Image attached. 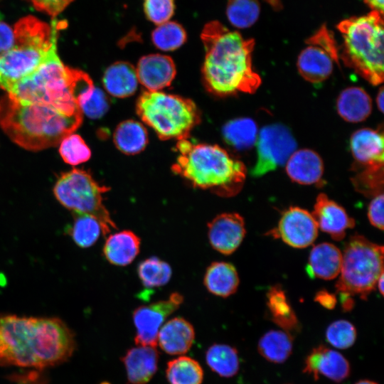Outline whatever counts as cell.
Segmentation results:
<instances>
[{"mask_svg":"<svg viewBox=\"0 0 384 384\" xmlns=\"http://www.w3.org/2000/svg\"><path fill=\"white\" fill-rule=\"evenodd\" d=\"M357 191L367 196H375L383 190V164L366 166L353 178Z\"/></svg>","mask_w":384,"mask_h":384,"instance_id":"38","label":"cell"},{"mask_svg":"<svg viewBox=\"0 0 384 384\" xmlns=\"http://www.w3.org/2000/svg\"><path fill=\"white\" fill-rule=\"evenodd\" d=\"M341 58L346 66L373 85L383 82V14L372 10L366 15L341 21Z\"/></svg>","mask_w":384,"mask_h":384,"instance_id":"6","label":"cell"},{"mask_svg":"<svg viewBox=\"0 0 384 384\" xmlns=\"http://www.w3.org/2000/svg\"><path fill=\"white\" fill-rule=\"evenodd\" d=\"M357 331L350 321L340 319L332 322L326 329V338L338 349H347L356 342Z\"/></svg>","mask_w":384,"mask_h":384,"instance_id":"40","label":"cell"},{"mask_svg":"<svg viewBox=\"0 0 384 384\" xmlns=\"http://www.w3.org/2000/svg\"><path fill=\"white\" fill-rule=\"evenodd\" d=\"M383 96H384L383 87H381L378 93L377 98H376L378 107L381 112H383Z\"/></svg>","mask_w":384,"mask_h":384,"instance_id":"48","label":"cell"},{"mask_svg":"<svg viewBox=\"0 0 384 384\" xmlns=\"http://www.w3.org/2000/svg\"><path fill=\"white\" fill-rule=\"evenodd\" d=\"M318 230L311 213L299 207H290L282 213L272 234L292 247L305 248L314 242Z\"/></svg>","mask_w":384,"mask_h":384,"instance_id":"14","label":"cell"},{"mask_svg":"<svg viewBox=\"0 0 384 384\" xmlns=\"http://www.w3.org/2000/svg\"><path fill=\"white\" fill-rule=\"evenodd\" d=\"M59 152L67 164L78 165L88 161L91 151L82 138L75 134L65 137L60 142Z\"/></svg>","mask_w":384,"mask_h":384,"instance_id":"39","label":"cell"},{"mask_svg":"<svg viewBox=\"0 0 384 384\" xmlns=\"http://www.w3.org/2000/svg\"><path fill=\"white\" fill-rule=\"evenodd\" d=\"M364 2L373 11L383 14L384 0H363Z\"/></svg>","mask_w":384,"mask_h":384,"instance_id":"47","label":"cell"},{"mask_svg":"<svg viewBox=\"0 0 384 384\" xmlns=\"http://www.w3.org/2000/svg\"><path fill=\"white\" fill-rule=\"evenodd\" d=\"M110 104L105 93L100 89L95 87L90 97L80 106L82 112L92 119L102 117L108 110Z\"/></svg>","mask_w":384,"mask_h":384,"instance_id":"42","label":"cell"},{"mask_svg":"<svg viewBox=\"0 0 384 384\" xmlns=\"http://www.w3.org/2000/svg\"><path fill=\"white\" fill-rule=\"evenodd\" d=\"M368 218L372 225L383 230V193L375 196L370 203Z\"/></svg>","mask_w":384,"mask_h":384,"instance_id":"44","label":"cell"},{"mask_svg":"<svg viewBox=\"0 0 384 384\" xmlns=\"http://www.w3.org/2000/svg\"><path fill=\"white\" fill-rule=\"evenodd\" d=\"M383 276H384L383 274L380 275L376 284V286L378 287V290L381 294H383V287H384Z\"/></svg>","mask_w":384,"mask_h":384,"instance_id":"49","label":"cell"},{"mask_svg":"<svg viewBox=\"0 0 384 384\" xmlns=\"http://www.w3.org/2000/svg\"><path fill=\"white\" fill-rule=\"evenodd\" d=\"M136 110L162 140L188 139L201 122V113L192 100L161 91H144L137 100Z\"/></svg>","mask_w":384,"mask_h":384,"instance_id":"8","label":"cell"},{"mask_svg":"<svg viewBox=\"0 0 384 384\" xmlns=\"http://www.w3.org/2000/svg\"><path fill=\"white\" fill-rule=\"evenodd\" d=\"M338 60L334 33L323 25L306 41V46L298 57L297 68L304 80L319 83L330 76Z\"/></svg>","mask_w":384,"mask_h":384,"instance_id":"11","label":"cell"},{"mask_svg":"<svg viewBox=\"0 0 384 384\" xmlns=\"http://www.w3.org/2000/svg\"><path fill=\"white\" fill-rule=\"evenodd\" d=\"M245 235L243 218L237 213H223L208 224V236L212 247L228 255L234 252Z\"/></svg>","mask_w":384,"mask_h":384,"instance_id":"15","label":"cell"},{"mask_svg":"<svg viewBox=\"0 0 384 384\" xmlns=\"http://www.w3.org/2000/svg\"><path fill=\"white\" fill-rule=\"evenodd\" d=\"M336 107L338 114L344 120L357 123L365 120L370 115L372 102L363 88L350 87L340 93Z\"/></svg>","mask_w":384,"mask_h":384,"instance_id":"27","label":"cell"},{"mask_svg":"<svg viewBox=\"0 0 384 384\" xmlns=\"http://www.w3.org/2000/svg\"><path fill=\"white\" fill-rule=\"evenodd\" d=\"M222 134L229 145L238 150H245L251 148L255 143L257 127L250 118H237L223 126Z\"/></svg>","mask_w":384,"mask_h":384,"instance_id":"32","label":"cell"},{"mask_svg":"<svg viewBox=\"0 0 384 384\" xmlns=\"http://www.w3.org/2000/svg\"><path fill=\"white\" fill-rule=\"evenodd\" d=\"M38 11L51 16H56L61 13L73 0H30Z\"/></svg>","mask_w":384,"mask_h":384,"instance_id":"43","label":"cell"},{"mask_svg":"<svg viewBox=\"0 0 384 384\" xmlns=\"http://www.w3.org/2000/svg\"><path fill=\"white\" fill-rule=\"evenodd\" d=\"M195 338L193 326L182 317L173 318L162 325L157 343L169 355H183L191 348Z\"/></svg>","mask_w":384,"mask_h":384,"instance_id":"20","label":"cell"},{"mask_svg":"<svg viewBox=\"0 0 384 384\" xmlns=\"http://www.w3.org/2000/svg\"><path fill=\"white\" fill-rule=\"evenodd\" d=\"M141 240L132 231L125 230L109 235L103 247V254L111 264L129 265L140 250Z\"/></svg>","mask_w":384,"mask_h":384,"instance_id":"24","label":"cell"},{"mask_svg":"<svg viewBox=\"0 0 384 384\" xmlns=\"http://www.w3.org/2000/svg\"><path fill=\"white\" fill-rule=\"evenodd\" d=\"M102 82L111 95L119 98L129 97L137 89L139 81L136 68L127 62H116L106 69Z\"/></svg>","mask_w":384,"mask_h":384,"instance_id":"25","label":"cell"},{"mask_svg":"<svg viewBox=\"0 0 384 384\" xmlns=\"http://www.w3.org/2000/svg\"><path fill=\"white\" fill-rule=\"evenodd\" d=\"M315 300L328 309H332L336 304V297L327 291H320L316 293Z\"/></svg>","mask_w":384,"mask_h":384,"instance_id":"46","label":"cell"},{"mask_svg":"<svg viewBox=\"0 0 384 384\" xmlns=\"http://www.w3.org/2000/svg\"><path fill=\"white\" fill-rule=\"evenodd\" d=\"M60 27L55 20L49 25L33 16L16 22L13 47L0 53V89L7 91L46 60Z\"/></svg>","mask_w":384,"mask_h":384,"instance_id":"7","label":"cell"},{"mask_svg":"<svg viewBox=\"0 0 384 384\" xmlns=\"http://www.w3.org/2000/svg\"><path fill=\"white\" fill-rule=\"evenodd\" d=\"M383 132L369 128L356 131L350 141L352 154L363 167L383 164Z\"/></svg>","mask_w":384,"mask_h":384,"instance_id":"21","label":"cell"},{"mask_svg":"<svg viewBox=\"0 0 384 384\" xmlns=\"http://www.w3.org/2000/svg\"><path fill=\"white\" fill-rule=\"evenodd\" d=\"M74 221L70 235L80 247L86 248L93 245L102 234L100 222L94 216L83 213H73Z\"/></svg>","mask_w":384,"mask_h":384,"instance_id":"35","label":"cell"},{"mask_svg":"<svg viewBox=\"0 0 384 384\" xmlns=\"http://www.w3.org/2000/svg\"><path fill=\"white\" fill-rule=\"evenodd\" d=\"M110 188L100 186L88 172L73 169L63 174L55 183L53 193L58 201L73 213L94 216L100 222L102 235L117 226L103 204L102 195Z\"/></svg>","mask_w":384,"mask_h":384,"instance_id":"10","label":"cell"},{"mask_svg":"<svg viewBox=\"0 0 384 384\" xmlns=\"http://www.w3.org/2000/svg\"><path fill=\"white\" fill-rule=\"evenodd\" d=\"M342 263V252L334 244L319 243L311 249L306 272L310 277L332 279L339 275Z\"/></svg>","mask_w":384,"mask_h":384,"instance_id":"23","label":"cell"},{"mask_svg":"<svg viewBox=\"0 0 384 384\" xmlns=\"http://www.w3.org/2000/svg\"><path fill=\"white\" fill-rule=\"evenodd\" d=\"M2 18H3V16H2L1 13L0 12V21L2 20Z\"/></svg>","mask_w":384,"mask_h":384,"instance_id":"51","label":"cell"},{"mask_svg":"<svg viewBox=\"0 0 384 384\" xmlns=\"http://www.w3.org/2000/svg\"><path fill=\"white\" fill-rule=\"evenodd\" d=\"M201 38L205 48L203 81L208 91L225 97L257 90L261 78L252 65L254 39H245L218 21L208 22Z\"/></svg>","mask_w":384,"mask_h":384,"instance_id":"2","label":"cell"},{"mask_svg":"<svg viewBox=\"0 0 384 384\" xmlns=\"http://www.w3.org/2000/svg\"><path fill=\"white\" fill-rule=\"evenodd\" d=\"M312 215L318 228L328 233L335 240H342L346 230L355 225L353 218L346 210L326 194L317 196Z\"/></svg>","mask_w":384,"mask_h":384,"instance_id":"17","label":"cell"},{"mask_svg":"<svg viewBox=\"0 0 384 384\" xmlns=\"http://www.w3.org/2000/svg\"><path fill=\"white\" fill-rule=\"evenodd\" d=\"M383 274V247L360 235H352L345 245L336 289L341 299L358 295L366 299Z\"/></svg>","mask_w":384,"mask_h":384,"instance_id":"9","label":"cell"},{"mask_svg":"<svg viewBox=\"0 0 384 384\" xmlns=\"http://www.w3.org/2000/svg\"><path fill=\"white\" fill-rule=\"evenodd\" d=\"M75 344L70 329L58 318L0 315V366H55L72 355Z\"/></svg>","mask_w":384,"mask_h":384,"instance_id":"1","label":"cell"},{"mask_svg":"<svg viewBox=\"0 0 384 384\" xmlns=\"http://www.w3.org/2000/svg\"><path fill=\"white\" fill-rule=\"evenodd\" d=\"M206 361L214 373L223 378L235 376L240 368L238 351L228 344L210 346L206 352Z\"/></svg>","mask_w":384,"mask_h":384,"instance_id":"30","label":"cell"},{"mask_svg":"<svg viewBox=\"0 0 384 384\" xmlns=\"http://www.w3.org/2000/svg\"><path fill=\"white\" fill-rule=\"evenodd\" d=\"M240 279L236 268L226 262H212L206 269L203 283L211 294L228 297L238 289Z\"/></svg>","mask_w":384,"mask_h":384,"instance_id":"26","label":"cell"},{"mask_svg":"<svg viewBox=\"0 0 384 384\" xmlns=\"http://www.w3.org/2000/svg\"><path fill=\"white\" fill-rule=\"evenodd\" d=\"M156 347L137 346L127 351L122 361L129 384H146L155 375L158 368Z\"/></svg>","mask_w":384,"mask_h":384,"instance_id":"19","label":"cell"},{"mask_svg":"<svg viewBox=\"0 0 384 384\" xmlns=\"http://www.w3.org/2000/svg\"><path fill=\"white\" fill-rule=\"evenodd\" d=\"M183 301L181 294L174 292L167 299L136 308L132 314L136 329V346L156 347L159 329L166 318L179 308Z\"/></svg>","mask_w":384,"mask_h":384,"instance_id":"13","label":"cell"},{"mask_svg":"<svg viewBox=\"0 0 384 384\" xmlns=\"http://www.w3.org/2000/svg\"><path fill=\"white\" fill-rule=\"evenodd\" d=\"M260 14L258 0H228L226 16L229 22L238 28H249L257 21Z\"/></svg>","mask_w":384,"mask_h":384,"instance_id":"36","label":"cell"},{"mask_svg":"<svg viewBox=\"0 0 384 384\" xmlns=\"http://www.w3.org/2000/svg\"><path fill=\"white\" fill-rule=\"evenodd\" d=\"M175 8L174 0H144L143 3L146 18L157 26L169 21Z\"/></svg>","mask_w":384,"mask_h":384,"instance_id":"41","label":"cell"},{"mask_svg":"<svg viewBox=\"0 0 384 384\" xmlns=\"http://www.w3.org/2000/svg\"><path fill=\"white\" fill-rule=\"evenodd\" d=\"M94 88L87 73L62 63L57 53L56 41L46 60L6 92L9 97L18 102L46 104L68 114H75L82 113L80 106L90 97Z\"/></svg>","mask_w":384,"mask_h":384,"instance_id":"3","label":"cell"},{"mask_svg":"<svg viewBox=\"0 0 384 384\" xmlns=\"http://www.w3.org/2000/svg\"><path fill=\"white\" fill-rule=\"evenodd\" d=\"M176 151L171 169L192 186L222 197L234 196L241 191L246 168L223 148L184 139L178 141Z\"/></svg>","mask_w":384,"mask_h":384,"instance_id":"5","label":"cell"},{"mask_svg":"<svg viewBox=\"0 0 384 384\" xmlns=\"http://www.w3.org/2000/svg\"><path fill=\"white\" fill-rule=\"evenodd\" d=\"M137 272L139 279L146 289L165 285L172 274L170 265L156 257H151L142 261L138 265Z\"/></svg>","mask_w":384,"mask_h":384,"instance_id":"34","label":"cell"},{"mask_svg":"<svg viewBox=\"0 0 384 384\" xmlns=\"http://www.w3.org/2000/svg\"><path fill=\"white\" fill-rule=\"evenodd\" d=\"M166 377L169 384H201L203 370L195 359L178 356L167 363Z\"/></svg>","mask_w":384,"mask_h":384,"instance_id":"33","label":"cell"},{"mask_svg":"<svg viewBox=\"0 0 384 384\" xmlns=\"http://www.w3.org/2000/svg\"><path fill=\"white\" fill-rule=\"evenodd\" d=\"M82 120V113L68 114L43 103L20 102L7 95L0 100V125L20 146L38 151L58 145L73 134Z\"/></svg>","mask_w":384,"mask_h":384,"instance_id":"4","label":"cell"},{"mask_svg":"<svg viewBox=\"0 0 384 384\" xmlns=\"http://www.w3.org/2000/svg\"><path fill=\"white\" fill-rule=\"evenodd\" d=\"M138 81L148 91H160L170 85L176 70L171 58L161 54L142 57L136 68Z\"/></svg>","mask_w":384,"mask_h":384,"instance_id":"18","label":"cell"},{"mask_svg":"<svg viewBox=\"0 0 384 384\" xmlns=\"http://www.w3.org/2000/svg\"><path fill=\"white\" fill-rule=\"evenodd\" d=\"M303 372L311 375L315 380L321 375L340 383L349 376L351 367L348 361L341 353L319 345L306 358Z\"/></svg>","mask_w":384,"mask_h":384,"instance_id":"16","label":"cell"},{"mask_svg":"<svg viewBox=\"0 0 384 384\" xmlns=\"http://www.w3.org/2000/svg\"><path fill=\"white\" fill-rule=\"evenodd\" d=\"M267 297L272 321L289 333L297 329L298 319L282 289L278 286L272 287Z\"/></svg>","mask_w":384,"mask_h":384,"instance_id":"31","label":"cell"},{"mask_svg":"<svg viewBox=\"0 0 384 384\" xmlns=\"http://www.w3.org/2000/svg\"><path fill=\"white\" fill-rule=\"evenodd\" d=\"M113 139L117 148L128 155L142 151L148 143V134L145 127L141 123L131 119L117 125Z\"/></svg>","mask_w":384,"mask_h":384,"instance_id":"29","label":"cell"},{"mask_svg":"<svg viewBox=\"0 0 384 384\" xmlns=\"http://www.w3.org/2000/svg\"><path fill=\"white\" fill-rule=\"evenodd\" d=\"M257 349L267 361L282 363L292 354L293 338L290 333L284 330H270L260 338Z\"/></svg>","mask_w":384,"mask_h":384,"instance_id":"28","label":"cell"},{"mask_svg":"<svg viewBox=\"0 0 384 384\" xmlns=\"http://www.w3.org/2000/svg\"><path fill=\"white\" fill-rule=\"evenodd\" d=\"M355 384H378L376 382L370 380H361Z\"/></svg>","mask_w":384,"mask_h":384,"instance_id":"50","label":"cell"},{"mask_svg":"<svg viewBox=\"0 0 384 384\" xmlns=\"http://www.w3.org/2000/svg\"><path fill=\"white\" fill-rule=\"evenodd\" d=\"M286 171L294 182L312 185L321 181L324 164L320 156L311 149L295 151L287 161Z\"/></svg>","mask_w":384,"mask_h":384,"instance_id":"22","label":"cell"},{"mask_svg":"<svg viewBox=\"0 0 384 384\" xmlns=\"http://www.w3.org/2000/svg\"><path fill=\"white\" fill-rule=\"evenodd\" d=\"M297 146L295 139L284 125L272 124L262 127L257 137V161L252 175L260 177L283 166Z\"/></svg>","mask_w":384,"mask_h":384,"instance_id":"12","label":"cell"},{"mask_svg":"<svg viewBox=\"0 0 384 384\" xmlns=\"http://www.w3.org/2000/svg\"><path fill=\"white\" fill-rule=\"evenodd\" d=\"M15 37L14 29L7 23L0 21V53L11 48L14 44Z\"/></svg>","mask_w":384,"mask_h":384,"instance_id":"45","label":"cell"},{"mask_svg":"<svg viewBox=\"0 0 384 384\" xmlns=\"http://www.w3.org/2000/svg\"><path fill=\"white\" fill-rule=\"evenodd\" d=\"M187 38L184 28L176 21L159 25L151 33V41L159 49L171 51L180 48Z\"/></svg>","mask_w":384,"mask_h":384,"instance_id":"37","label":"cell"}]
</instances>
